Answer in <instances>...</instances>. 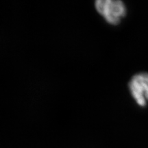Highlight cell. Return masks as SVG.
Listing matches in <instances>:
<instances>
[{
    "label": "cell",
    "mask_w": 148,
    "mask_h": 148,
    "mask_svg": "<svg viewBox=\"0 0 148 148\" xmlns=\"http://www.w3.org/2000/svg\"><path fill=\"white\" fill-rule=\"evenodd\" d=\"M128 87L131 95L138 106L145 107L148 103V73L140 72L133 75Z\"/></svg>",
    "instance_id": "cell-2"
},
{
    "label": "cell",
    "mask_w": 148,
    "mask_h": 148,
    "mask_svg": "<svg viewBox=\"0 0 148 148\" xmlns=\"http://www.w3.org/2000/svg\"><path fill=\"white\" fill-rule=\"evenodd\" d=\"M96 10L111 25H117L126 14V7L119 0H98Z\"/></svg>",
    "instance_id": "cell-1"
}]
</instances>
